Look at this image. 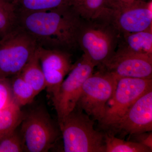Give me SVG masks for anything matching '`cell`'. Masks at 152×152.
<instances>
[{
    "label": "cell",
    "mask_w": 152,
    "mask_h": 152,
    "mask_svg": "<svg viewBox=\"0 0 152 152\" xmlns=\"http://www.w3.org/2000/svg\"><path fill=\"white\" fill-rule=\"evenodd\" d=\"M17 14L18 26L38 45L69 52L78 47V34L83 19L73 6Z\"/></svg>",
    "instance_id": "6da1fadb"
},
{
    "label": "cell",
    "mask_w": 152,
    "mask_h": 152,
    "mask_svg": "<svg viewBox=\"0 0 152 152\" xmlns=\"http://www.w3.org/2000/svg\"><path fill=\"white\" fill-rule=\"evenodd\" d=\"M120 35L109 18L83 19L78 34V45L84 54L98 67L114 54Z\"/></svg>",
    "instance_id": "7a4b0ae2"
},
{
    "label": "cell",
    "mask_w": 152,
    "mask_h": 152,
    "mask_svg": "<svg viewBox=\"0 0 152 152\" xmlns=\"http://www.w3.org/2000/svg\"><path fill=\"white\" fill-rule=\"evenodd\" d=\"M94 121L76 106L59 125L64 152H105V134L96 130Z\"/></svg>",
    "instance_id": "3957f363"
},
{
    "label": "cell",
    "mask_w": 152,
    "mask_h": 152,
    "mask_svg": "<svg viewBox=\"0 0 152 152\" xmlns=\"http://www.w3.org/2000/svg\"><path fill=\"white\" fill-rule=\"evenodd\" d=\"M23 111L20 129L23 139L24 151L48 152L61 135L58 124H56L42 105Z\"/></svg>",
    "instance_id": "277c9868"
},
{
    "label": "cell",
    "mask_w": 152,
    "mask_h": 152,
    "mask_svg": "<svg viewBox=\"0 0 152 152\" xmlns=\"http://www.w3.org/2000/svg\"><path fill=\"white\" fill-rule=\"evenodd\" d=\"M34 39L18 26L0 39V79L20 74L35 52Z\"/></svg>",
    "instance_id": "5b68a950"
},
{
    "label": "cell",
    "mask_w": 152,
    "mask_h": 152,
    "mask_svg": "<svg viewBox=\"0 0 152 152\" xmlns=\"http://www.w3.org/2000/svg\"><path fill=\"white\" fill-rule=\"evenodd\" d=\"M152 89V79L118 78L115 89L106 104L104 114L99 123L107 132L118 123L142 95Z\"/></svg>",
    "instance_id": "8992f818"
},
{
    "label": "cell",
    "mask_w": 152,
    "mask_h": 152,
    "mask_svg": "<svg viewBox=\"0 0 152 152\" xmlns=\"http://www.w3.org/2000/svg\"><path fill=\"white\" fill-rule=\"evenodd\" d=\"M117 80L116 77L98 69L84 83L77 106L94 121L100 122L106 104L115 89Z\"/></svg>",
    "instance_id": "52a82bcc"
},
{
    "label": "cell",
    "mask_w": 152,
    "mask_h": 152,
    "mask_svg": "<svg viewBox=\"0 0 152 152\" xmlns=\"http://www.w3.org/2000/svg\"><path fill=\"white\" fill-rule=\"evenodd\" d=\"M96 66L84 54L64 80L56 94L52 98L58 125L75 108L85 81L94 73Z\"/></svg>",
    "instance_id": "ba28073f"
},
{
    "label": "cell",
    "mask_w": 152,
    "mask_h": 152,
    "mask_svg": "<svg viewBox=\"0 0 152 152\" xmlns=\"http://www.w3.org/2000/svg\"><path fill=\"white\" fill-rule=\"evenodd\" d=\"M109 18L120 34L151 28L152 1L135 0L125 4L113 0Z\"/></svg>",
    "instance_id": "9c48e42d"
},
{
    "label": "cell",
    "mask_w": 152,
    "mask_h": 152,
    "mask_svg": "<svg viewBox=\"0 0 152 152\" xmlns=\"http://www.w3.org/2000/svg\"><path fill=\"white\" fill-rule=\"evenodd\" d=\"M152 131V89L148 91L132 105L122 118L107 132L122 138Z\"/></svg>",
    "instance_id": "30bf717a"
},
{
    "label": "cell",
    "mask_w": 152,
    "mask_h": 152,
    "mask_svg": "<svg viewBox=\"0 0 152 152\" xmlns=\"http://www.w3.org/2000/svg\"><path fill=\"white\" fill-rule=\"evenodd\" d=\"M36 51L45 76L46 89L52 98L72 68V55L66 51L45 48L39 45Z\"/></svg>",
    "instance_id": "8fae6325"
},
{
    "label": "cell",
    "mask_w": 152,
    "mask_h": 152,
    "mask_svg": "<svg viewBox=\"0 0 152 152\" xmlns=\"http://www.w3.org/2000/svg\"><path fill=\"white\" fill-rule=\"evenodd\" d=\"M98 68L118 78L152 79V56L116 50L110 58Z\"/></svg>",
    "instance_id": "7c38bea8"
},
{
    "label": "cell",
    "mask_w": 152,
    "mask_h": 152,
    "mask_svg": "<svg viewBox=\"0 0 152 152\" xmlns=\"http://www.w3.org/2000/svg\"><path fill=\"white\" fill-rule=\"evenodd\" d=\"M116 50L152 56V28L138 32L120 34Z\"/></svg>",
    "instance_id": "4fadbf2b"
},
{
    "label": "cell",
    "mask_w": 152,
    "mask_h": 152,
    "mask_svg": "<svg viewBox=\"0 0 152 152\" xmlns=\"http://www.w3.org/2000/svg\"><path fill=\"white\" fill-rule=\"evenodd\" d=\"M113 0H80L75 9L82 19L94 20L109 17Z\"/></svg>",
    "instance_id": "5bb4252c"
},
{
    "label": "cell",
    "mask_w": 152,
    "mask_h": 152,
    "mask_svg": "<svg viewBox=\"0 0 152 152\" xmlns=\"http://www.w3.org/2000/svg\"><path fill=\"white\" fill-rule=\"evenodd\" d=\"M20 74L37 95L45 89V80L36 50Z\"/></svg>",
    "instance_id": "9a60e30c"
},
{
    "label": "cell",
    "mask_w": 152,
    "mask_h": 152,
    "mask_svg": "<svg viewBox=\"0 0 152 152\" xmlns=\"http://www.w3.org/2000/svg\"><path fill=\"white\" fill-rule=\"evenodd\" d=\"M23 117L21 108L14 102L0 110V140L18 127Z\"/></svg>",
    "instance_id": "2e32d148"
},
{
    "label": "cell",
    "mask_w": 152,
    "mask_h": 152,
    "mask_svg": "<svg viewBox=\"0 0 152 152\" xmlns=\"http://www.w3.org/2000/svg\"><path fill=\"white\" fill-rule=\"evenodd\" d=\"M13 101L21 108L33 102L36 96L32 87L24 80L20 74L10 78Z\"/></svg>",
    "instance_id": "e0dca14e"
},
{
    "label": "cell",
    "mask_w": 152,
    "mask_h": 152,
    "mask_svg": "<svg viewBox=\"0 0 152 152\" xmlns=\"http://www.w3.org/2000/svg\"><path fill=\"white\" fill-rule=\"evenodd\" d=\"M12 4L17 13L39 12L72 6L69 0H15Z\"/></svg>",
    "instance_id": "ac0fdd59"
},
{
    "label": "cell",
    "mask_w": 152,
    "mask_h": 152,
    "mask_svg": "<svg viewBox=\"0 0 152 152\" xmlns=\"http://www.w3.org/2000/svg\"><path fill=\"white\" fill-rule=\"evenodd\" d=\"M105 152H151L145 146L104 132Z\"/></svg>",
    "instance_id": "d6986e66"
},
{
    "label": "cell",
    "mask_w": 152,
    "mask_h": 152,
    "mask_svg": "<svg viewBox=\"0 0 152 152\" xmlns=\"http://www.w3.org/2000/svg\"><path fill=\"white\" fill-rule=\"evenodd\" d=\"M18 26V16L12 3L0 0V38Z\"/></svg>",
    "instance_id": "ffe728a7"
},
{
    "label": "cell",
    "mask_w": 152,
    "mask_h": 152,
    "mask_svg": "<svg viewBox=\"0 0 152 152\" xmlns=\"http://www.w3.org/2000/svg\"><path fill=\"white\" fill-rule=\"evenodd\" d=\"M24 151V144L20 126L13 132L0 140V152Z\"/></svg>",
    "instance_id": "44dd1931"
},
{
    "label": "cell",
    "mask_w": 152,
    "mask_h": 152,
    "mask_svg": "<svg viewBox=\"0 0 152 152\" xmlns=\"http://www.w3.org/2000/svg\"><path fill=\"white\" fill-rule=\"evenodd\" d=\"M12 102L10 78L0 79V110Z\"/></svg>",
    "instance_id": "7402d4cb"
},
{
    "label": "cell",
    "mask_w": 152,
    "mask_h": 152,
    "mask_svg": "<svg viewBox=\"0 0 152 152\" xmlns=\"http://www.w3.org/2000/svg\"><path fill=\"white\" fill-rule=\"evenodd\" d=\"M129 136V140L145 146L152 151V132L137 133Z\"/></svg>",
    "instance_id": "603a6c76"
},
{
    "label": "cell",
    "mask_w": 152,
    "mask_h": 152,
    "mask_svg": "<svg viewBox=\"0 0 152 152\" xmlns=\"http://www.w3.org/2000/svg\"><path fill=\"white\" fill-rule=\"evenodd\" d=\"M69 1L71 5L75 7L78 4L80 0H69Z\"/></svg>",
    "instance_id": "cb8c5ba5"
},
{
    "label": "cell",
    "mask_w": 152,
    "mask_h": 152,
    "mask_svg": "<svg viewBox=\"0 0 152 152\" xmlns=\"http://www.w3.org/2000/svg\"><path fill=\"white\" fill-rule=\"evenodd\" d=\"M122 3H125V4H128L134 1L135 0H116Z\"/></svg>",
    "instance_id": "d4e9b609"
},
{
    "label": "cell",
    "mask_w": 152,
    "mask_h": 152,
    "mask_svg": "<svg viewBox=\"0 0 152 152\" xmlns=\"http://www.w3.org/2000/svg\"><path fill=\"white\" fill-rule=\"evenodd\" d=\"M5 1H7L8 2L12 3L15 0H5Z\"/></svg>",
    "instance_id": "484cf974"
},
{
    "label": "cell",
    "mask_w": 152,
    "mask_h": 152,
    "mask_svg": "<svg viewBox=\"0 0 152 152\" xmlns=\"http://www.w3.org/2000/svg\"><path fill=\"white\" fill-rule=\"evenodd\" d=\"M142 1H146V0H142Z\"/></svg>",
    "instance_id": "4316f807"
}]
</instances>
